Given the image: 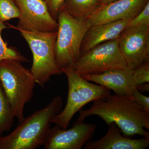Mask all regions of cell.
I'll return each instance as SVG.
<instances>
[{
  "label": "cell",
  "instance_id": "1",
  "mask_svg": "<svg viewBox=\"0 0 149 149\" xmlns=\"http://www.w3.org/2000/svg\"><path fill=\"white\" fill-rule=\"evenodd\" d=\"M96 115L107 125L114 123L123 136L135 135L149 138V113L132 97L121 95H109L104 100L94 101L89 109L80 110L77 121H83L91 116Z\"/></svg>",
  "mask_w": 149,
  "mask_h": 149
},
{
  "label": "cell",
  "instance_id": "2",
  "mask_svg": "<svg viewBox=\"0 0 149 149\" xmlns=\"http://www.w3.org/2000/svg\"><path fill=\"white\" fill-rule=\"evenodd\" d=\"M60 96L36 111L7 136H0V149H35L43 146L51 128V118L62 111Z\"/></svg>",
  "mask_w": 149,
  "mask_h": 149
},
{
  "label": "cell",
  "instance_id": "3",
  "mask_svg": "<svg viewBox=\"0 0 149 149\" xmlns=\"http://www.w3.org/2000/svg\"><path fill=\"white\" fill-rule=\"evenodd\" d=\"M0 83L12 109L18 124L25 119V105L34 96L36 81L31 70L15 60L0 61Z\"/></svg>",
  "mask_w": 149,
  "mask_h": 149
},
{
  "label": "cell",
  "instance_id": "4",
  "mask_svg": "<svg viewBox=\"0 0 149 149\" xmlns=\"http://www.w3.org/2000/svg\"><path fill=\"white\" fill-rule=\"evenodd\" d=\"M61 70L66 75L68 82L67 101L63 110L54 116L50 122L65 129L75 113L84 106L96 100H104L111 92L106 87L91 83L77 74L73 67L65 68Z\"/></svg>",
  "mask_w": 149,
  "mask_h": 149
},
{
  "label": "cell",
  "instance_id": "5",
  "mask_svg": "<svg viewBox=\"0 0 149 149\" xmlns=\"http://www.w3.org/2000/svg\"><path fill=\"white\" fill-rule=\"evenodd\" d=\"M57 22L58 28L55 45L57 63L61 70L73 68L81 56V44L89 28L87 19L74 18L61 10Z\"/></svg>",
  "mask_w": 149,
  "mask_h": 149
},
{
  "label": "cell",
  "instance_id": "6",
  "mask_svg": "<svg viewBox=\"0 0 149 149\" xmlns=\"http://www.w3.org/2000/svg\"><path fill=\"white\" fill-rule=\"evenodd\" d=\"M17 30L32 52L33 63L30 70L36 83L44 87L52 76L63 73L58 65L55 54L57 31L28 32Z\"/></svg>",
  "mask_w": 149,
  "mask_h": 149
},
{
  "label": "cell",
  "instance_id": "7",
  "mask_svg": "<svg viewBox=\"0 0 149 149\" xmlns=\"http://www.w3.org/2000/svg\"><path fill=\"white\" fill-rule=\"evenodd\" d=\"M128 67L116 39L100 44L81 55L73 68L77 74L82 76Z\"/></svg>",
  "mask_w": 149,
  "mask_h": 149
},
{
  "label": "cell",
  "instance_id": "8",
  "mask_svg": "<svg viewBox=\"0 0 149 149\" xmlns=\"http://www.w3.org/2000/svg\"><path fill=\"white\" fill-rule=\"evenodd\" d=\"M118 42L130 69L134 70L149 61V25L129 26L120 34Z\"/></svg>",
  "mask_w": 149,
  "mask_h": 149
},
{
  "label": "cell",
  "instance_id": "9",
  "mask_svg": "<svg viewBox=\"0 0 149 149\" xmlns=\"http://www.w3.org/2000/svg\"><path fill=\"white\" fill-rule=\"evenodd\" d=\"M19 11L17 29L28 32L57 31L58 22L52 18L44 0H13Z\"/></svg>",
  "mask_w": 149,
  "mask_h": 149
},
{
  "label": "cell",
  "instance_id": "10",
  "mask_svg": "<svg viewBox=\"0 0 149 149\" xmlns=\"http://www.w3.org/2000/svg\"><path fill=\"white\" fill-rule=\"evenodd\" d=\"M97 125L77 121L69 129H63L56 125L51 128L45 143V149H81L93 139Z\"/></svg>",
  "mask_w": 149,
  "mask_h": 149
},
{
  "label": "cell",
  "instance_id": "11",
  "mask_svg": "<svg viewBox=\"0 0 149 149\" xmlns=\"http://www.w3.org/2000/svg\"><path fill=\"white\" fill-rule=\"evenodd\" d=\"M149 0H116L102 4L87 19L88 27L123 20H132L142 10Z\"/></svg>",
  "mask_w": 149,
  "mask_h": 149
},
{
  "label": "cell",
  "instance_id": "12",
  "mask_svg": "<svg viewBox=\"0 0 149 149\" xmlns=\"http://www.w3.org/2000/svg\"><path fill=\"white\" fill-rule=\"evenodd\" d=\"M89 81L108 88L115 94L132 97L136 89L133 70L129 67L113 70L99 74L82 76Z\"/></svg>",
  "mask_w": 149,
  "mask_h": 149
},
{
  "label": "cell",
  "instance_id": "13",
  "mask_svg": "<svg viewBox=\"0 0 149 149\" xmlns=\"http://www.w3.org/2000/svg\"><path fill=\"white\" fill-rule=\"evenodd\" d=\"M106 134L96 141L90 140L84 149H145L149 146V138L131 139L122 134L120 128L114 123L108 125Z\"/></svg>",
  "mask_w": 149,
  "mask_h": 149
},
{
  "label": "cell",
  "instance_id": "14",
  "mask_svg": "<svg viewBox=\"0 0 149 149\" xmlns=\"http://www.w3.org/2000/svg\"><path fill=\"white\" fill-rule=\"evenodd\" d=\"M130 21L119 20L89 27L81 44V55L100 44L118 39L123 31L129 27Z\"/></svg>",
  "mask_w": 149,
  "mask_h": 149
},
{
  "label": "cell",
  "instance_id": "15",
  "mask_svg": "<svg viewBox=\"0 0 149 149\" xmlns=\"http://www.w3.org/2000/svg\"><path fill=\"white\" fill-rule=\"evenodd\" d=\"M101 5L100 0H65L62 10L74 18L87 19Z\"/></svg>",
  "mask_w": 149,
  "mask_h": 149
},
{
  "label": "cell",
  "instance_id": "16",
  "mask_svg": "<svg viewBox=\"0 0 149 149\" xmlns=\"http://www.w3.org/2000/svg\"><path fill=\"white\" fill-rule=\"evenodd\" d=\"M14 118L10 103L0 83V136L10 130Z\"/></svg>",
  "mask_w": 149,
  "mask_h": 149
},
{
  "label": "cell",
  "instance_id": "17",
  "mask_svg": "<svg viewBox=\"0 0 149 149\" xmlns=\"http://www.w3.org/2000/svg\"><path fill=\"white\" fill-rule=\"evenodd\" d=\"M8 28L4 23L0 22V61L6 59L15 60L21 62H29V60L22 55L16 48L8 46L3 40L1 33L4 29Z\"/></svg>",
  "mask_w": 149,
  "mask_h": 149
},
{
  "label": "cell",
  "instance_id": "18",
  "mask_svg": "<svg viewBox=\"0 0 149 149\" xmlns=\"http://www.w3.org/2000/svg\"><path fill=\"white\" fill-rule=\"evenodd\" d=\"M19 16V9L13 0H0V22L4 23Z\"/></svg>",
  "mask_w": 149,
  "mask_h": 149
},
{
  "label": "cell",
  "instance_id": "19",
  "mask_svg": "<svg viewBox=\"0 0 149 149\" xmlns=\"http://www.w3.org/2000/svg\"><path fill=\"white\" fill-rule=\"evenodd\" d=\"M133 77L136 87L149 83V61L144 63L133 70Z\"/></svg>",
  "mask_w": 149,
  "mask_h": 149
},
{
  "label": "cell",
  "instance_id": "20",
  "mask_svg": "<svg viewBox=\"0 0 149 149\" xmlns=\"http://www.w3.org/2000/svg\"><path fill=\"white\" fill-rule=\"evenodd\" d=\"M52 18L57 21L59 13L65 0H44Z\"/></svg>",
  "mask_w": 149,
  "mask_h": 149
},
{
  "label": "cell",
  "instance_id": "21",
  "mask_svg": "<svg viewBox=\"0 0 149 149\" xmlns=\"http://www.w3.org/2000/svg\"><path fill=\"white\" fill-rule=\"evenodd\" d=\"M149 25V2L141 12L130 21L129 26Z\"/></svg>",
  "mask_w": 149,
  "mask_h": 149
},
{
  "label": "cell",
  "instance_id": "22",
  "mask_svg": "<svg viewBox=\"0 0 149 149\" xmlns=\"http://www.w3.org/2000/svg\"><path fill=\"white\" fill-rule=\"evenodd\" d=\"M132 97L147 112L149 113V97L143 95L138 90L133 92Z\"/></svg>",
  "mask_w": 149,
  "mask_h": 149
},
{
  "label": "cell",
  "instance_id": "23",
  "mask_svg": "<svg viewBox=\"0 0 149 149\" xmlns=\"http://www.w3.org/2000/svg\"><path fill=\"white\" fill-rule=\"evenodd\" d=\"M136 89L140 92H148L149 83H146L136 86Z\"/></svg>",
  "mask_w": 149,
  "mask_h": 149
},
{
  "label": "cell",
  "instance_id": "24",
  "mask_svg": "<svg viewBox=\"0 0 149 149\" xmlns=\"http://www.w3.org/2000/svg\"><path fill=\"white\" fill-rule=\"evenodd\" d=\"M100 1L102 3V4H106L112 2L116 0H100Z\"/></svg>",
  "mask_w": 149,
  "mask_h": 149
}]
</instances>
